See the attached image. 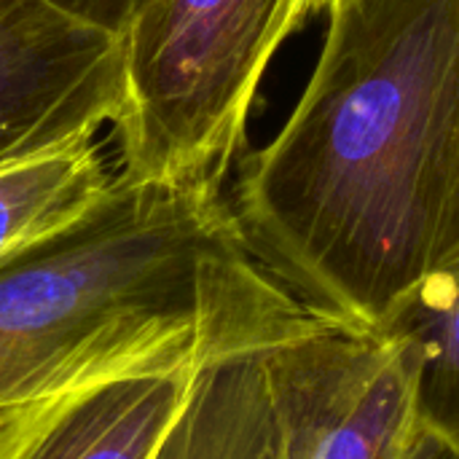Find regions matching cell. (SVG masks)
Here are the masks:
<instances>
[{
  "label": "cell",
  "instance_id": "1",
  "mask_svg": "<svg viewBox=\"0 0 459 459\" xmlns=\"http://www.w3.org/2000/svg\"><path fill=\"white\" fill-rule=\"evenodd\" d=\"M315 73L226 194L250 258L325 325L379 333L459 266V0H331Z\"/></svg>",
  "mask_w": 459,
  "mask_h": 459
},
{
  "label": "cell",
  "instance_id": "2",
  "mask_svg": "<svg viewBox=\"0 0 459 459\" xmlns=\"http://www.w3.org/2000/svg\"><path fill=\"white\" fill-rule=\"evenodd\" d=\"M320 325L242 247L226 191L113 175L86 215L0 261V414Z\"/></svg>",
  "mask_w": 459,
  "mask_h": 459
},
{
  "label": "cell",
  "instance_id": "3",
  "mask_svg": "<svg viewBox=\"0 0 459 459\" xmlns=\"http://www.w3.org/2000/svg\"><path fill=\"white\" fill-rule=\"evenodd\" d=\"M285 0H140L113 124L121 178L226 191L258 83L282 46Z\"/></svg>",
  "mask_w": 459,
  "mask_h": 459
},
{
  "label": "cell",
  "instance_id": "4",
  "mask_svg": "<svg viewBox=\"0 0 459 459\" xmlns=\"http://www.w3.org/2000/svg\"><path fill=\"white\" fill-rule=\"evenodd\" d=\"M277 459H409L425 420L398 333L320 325L261 355Z\"/></svg>",
  "mask_w": 459,
  "mask_h": 459
},
{
  "label": "cell",
  "instance_id": "5",
  "mask_svg": "<svg viewBox=\"0 0 459 459\" xmlns=\"http://www.w3.org/2000/svg\"><path fill=\"white\" fill-rule=\"evenodd\" d=\"M121 32L51 0H0V167L116 124Z\"/></svg>",
  "mask_w": 459,
  "mask_h": 459
},
{
  "label": "cell",
  "instance_id": "6",
  "mask_svg": "<svg viewBox=\"0 0 459 459\" xmlns=\"http://www.w3.org/2000/svg\"><path fill=\"white\" fill-rule=\"evenodd\" d=\"M199 371L124 377L40 403L0 459H151Z\"/></svg>",
  "mask_w": 459,
  "mask_h": 459
},
{
  "label": "cell",
  "instance_id": "7",
  "mask_svg": "<svg viewBox=\"0 0 459 459\" xmlns=\"http://www.w3.org/2000/svg\"><path fill=\"white\" fill-rule=\"evenodd\" d=\"M261 355L202 368L151 459H277Z\"/></svg>",
  "mask_w": 459,
  "mask_h": 459
},
{
  "label": "cell",
  "instance_id": "8",
  "mask_svg": "<svg viewBox=\"0 0 459 459\" xmlns=\"http://www.w3.org/2000/svg\"><path fill=\"white\" fill-rule=\"evenodd\" d=\"M110 180L97 137L0 167V261L75 223Z\"/></svg>",
  "mask_w": 459,
  "mask_h": 459
},
{
  "label": "cell",
  "instance_id": "9",
  "mask_svg": "<svg viewBox=\"0 0 459 459\" xmlns=\"http://www.w3.org/2000/svg\"><path fill=\"white\" fill-rule=\"evenodd\" d=\"M379 333H398L409 342L420 371L425 425L459 438V266L425 277Z\"/></svg>",
  "mask_w": 459,
  "mask_h": 459
},
{
  "label": "cell",
  "instance_id": "10",
  "mask_svg": "<svg viewBox=\"0 0 459 459\" xmlns=\"http://www.w3.org/2000/svg\"><path fill=\"white\" fill-rule=\"evenodd\" d=\"M51 3L113 32H121L132 11L140 5V0H51Z\"/></svg>",
  "mask_w": 459,
  "mask_h": 459
},
{
  "label": "cell",
  "instance_id": "11",
  "mask_svg": "<svg viewBox=\"0 0 459 459\" xmlns=\"http://www.w3.org/2000/svg\"><path fill=\"white\" fill-rule=\"evenodd\" d=\"M409 459H459V438L444 436L425 425Z\"/></svg>",
  "mask_w": 459,
  "mask_h": 459
},
{
  "label": "cell",
  "instance_id": "12",
  "mask_svg": "<svg viewBox=\"0 0 459 459\" xmlns=\"http://www.w3.org/2000/svg\"><path fill=\"white\" fill-rule=\"evenodd\" d=\"M331 0H285V8H282V22H280V38L282 43L299 30L304 27L307 19L317 16L320 11L328 8Z\"/></svg>",
  "mask_w": 459,
  "mask_h": 459
},
{
  "label": "cell",
  "instance_id": "13",
  "mask_svg": "<svg viewBox=\"0 0 459 459\" xmlns=\"http://www.w3.org/2000/svg\"><path fill=\"white\" fill-rule=\"evenodd\" d=\"M46 403V401H43ZM40 403H35V406H24V409H13V411H5V414H0V449L22 430V425L32 417V411L38 409Z\"/></svg>",
  "mask_w": 459,
  "mask_h": 459
}]
</instances>
